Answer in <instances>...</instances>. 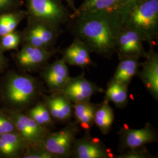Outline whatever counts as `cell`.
Wrapping results in <instances>:
<instances>
[{"label": "cell", "mask_w": 158, "mask_h": 158, "mask_svg": "<svg viewBox=\"0 0 158 158\" xmlns=\"http://www.w3.org/2000/svg\"><path fill=\"white\" fill-rule=\"evenodd\" d=\"M35 90L36 87L32 79L25 76H17L10 83L8 96L12 102L23 104L32 100Z\"/></svg>", "instance_id": "obj_10"}, {"label": "cell", "mask_w": 158, "mask_h": 158, "mask_svg": "<svg viewBox=\"0 0 158 158\" xmlns=\"http://www.w3.org/2000/svg\"><path fill=\"white\" fill-rule=\"evenodd\" d=\"M100 104L91 103L90 102L73 104V115L76 124L85 131H89L94 124L96 110Z\"/></svg>", "instance_id": "obj_16"}, {"label": "cell", "mask_w": 158, "mask_h": 158, "mask_svg": "<svg viewBox=\"0 0 158 158\" xmlns=\"http://www.w3.org/2000/svg\"><path fill=\"white\" fill-rule=\"evenodd\" d=\"M118 3V0H85L70 15V19L85 14L116 10Z\"/></svg>", "instance_id": "obj_18"}, {"label": "cell", "mask_w": 158, "mask_h": 158, "mask_svg": "<svg viewBox=\"0 0 158 158\" xmlns=\"http://www.w3.org/2000/svg\"><path fill=\"white\" fill-rule=\"evenodd\" d=\"M1 136V138L4 141L6 142L11 146L15 148L17 151L23 147V138L19 137L16 134H13L11 132L3 134Z\"/></svg>", "instance_id": "obj_24"}, {"label": "cell", "mask_w": 158, "mask_h": 158, "mask_svg": "<svg viewBox=\"0 0 158 158\" xmlns=\"http://www.w3.org/2000/svg\"><path fill=\"white\" fill-rule=\"evenodd\" d=\"M39 111H40V116L44 121V125H50L52 124V118L51 114L49 113L48 108L45 105L42 104H39L36 106Z\"/></svg>", "instance_id": "obj_25"}, {"label": "cell", "mask_w": 158, "mask_h": 158, "mask_svg": "<svg viewBox=\"0 0 158 158\" xmlns=\"http://www.w3.org/2000/svg\"><path fill=\"white\" fill-rule=\"evenodd\" d=\"M51 117L58 121L68 122L73 116V104L62 93L47 100Z\"/></svg>", "instance_id": "obj_14"}, {"label": "cell", "mask_w": 158, "mask_h": 158, "mask_svg": "<svg viewBox=\"0 0 158 158\" xmlns=\"http://www.w3.org/2000/svg\"><path fill=\"white\" fill-rule=\"evenodd\" d=\"M42 41L45 48L51 45L56 38L57 28L41 21H38L31 28Z\"/></svg>", "instance_id": "obj_21"}, {"label": "cell", "mask_w": 158, "mask_h": 158, "mask_svg": "<svg viewBox=\"0 0 158 158\" xmlns=\"http://www.w3.org/2000/svg\"><path fill=\"white\" fill-rule=\"evenodd\" d=\"M72 156L75 158H113L111 152L100 139L85 135L76 138L72 149Z\"/></svg>", "instance_id": "obj_8"}, {"label": "cell", "mask_w": 158, "mask_h": 158, "mask_svg": "<svg viewBox=\"0 0 158 158\" xmlns=\"http://www.w3.org/2000/svg\"><path fill=\"white\" fill-rule=\"evenodd\" d=\"M79 130L76 124L69 123L62 130L45 138L43 148L54 158H70Z\"/></svg>", "instance_id": "obj_4"}, {"label": "cell", "mask_w": 158, "mask_h": 158, "mask_svg": "<svg viewBox=\"0 0 158 158\" xmlns=\"http://www.w3.org/2000/svg\"><path fill=\"white\" fill-rule=\"evenodd\" d=\"M145 60L140 63L141 70H138L136 76L141 80L147 91L158 101V55L151 46L147 52Z\"/></svg>", "instance_id": "obj_9"}, {"label": "cell", "mask_w": 158, "mask_h": 158, "mask_svg": "<svg viewBox=\"0 0 158 158\" xmlns=\"http://www.w3.org/2000/svg\"><path fill=\"white\" fill-rule=\"evenodd\" d=\"M17 150L0 138V151L6 155H11Z\"/></svg>", "instance_id": "obj_28"}, {"label": "cell", "mask_w": 158, "mask_h": 158, "mask_svg": "<svg viewBox=\"0 0 158 158\" xmlns=\"http://www.w3.org/2000/svg\"><path fill=\"white\" fill-rule=\"evenodd\" d=\"M9 14H6L0 17V36H3L6 34H8V21Z\"/></svg>", "instance_id": "obj_27"}, {"label": "cell", "mask_w": 158, "mask_h": 158, "mask_svg": "<svg viewBox=\"0 0 158 158\" xmlns=\"http://www.w3.org/2000/svg\"><path fill=\"white\" fill-rule=\"evenodd\" d=\"M51 55L46 49L27 44L19 53L18 60L23 66L33 68L45 62Z\"/></svg>", "instance_id": "obj_15"}, {"label": "cell", "mask_w": 158, "mask_h": 158, "mask_svg": "<svg viewBox=\"0 0 158 158\" xmlns=\"http://www.w3.org/2000/svg\"><path fill=\"white\" fill-rule=\"evenodd\" d=\"M28 8L38 21L57 28L70 19L68 10L58 0H28Z\"/></svg>", "instance_id": "obj_3"}, {"label": "cell", "mask_w": 158, "mask_h": 158, "mask_svg": "<svg viewBox=\"0 0 158 158\" xmlns=\"http://www.w3.org/2000/svg\"><path fill=\"white\" fill-rule=\"evenodd\" d=\"M152 155L149 152L145 146L126 150L124 152L115 158H151Z\"/></svg>", "instance_id": "obj_22"}, {"label": "cell", "mask_w": 158, "mask_h": 158, "mask_svg": "<svg viewBox=\"0 0 158 158\" xmlns=\"http://www.w3.org/2000/svg\"><path fill=\"white\" fill-rule=\"evenodd\" d=\"M116 11L123 25L135 30L143 42L152 45L157 40L158 0H138Z\"/></svg>", "instance_id": "obj_2"}, {"label": "cell", "mask_w": 158, "mask_h": 158, "mask_svg": "<svg viewBox=\"0 0 158 158\" xmlns=\"http://www.w3.org/2000/svg\"><path fill=\"white\" fill-rule=\"evenodd\" d=\"M121 147L124 150L143 147L158 141L156 131L152 125L147 123L140 129L122 127L119 132Z\"/></svg>", "instance_id": "obj_7"}, {"label": "cell", "mask_w": 158, "mask_h": 158, "mask_svg": "<svg viewBox=\"0 0 158 158\" xmlns=\"http://www.w3.org/2000/svg\"><path fill=\"white\" fill-rule=\"evenodd\" d=\"M67 2L69 6L74 11L76 10V8H75V6H74V0H64Z\"/></svg>", "instance_id": "obj_32"}, {"label": "cell", "mask_w": 158, "mask_h": 158, "mask_svg": "<svg viewBox=\"0 0 158 158\" xmlns=\"http://www.w3.org/2000/svg\"><path fill=\"white\" fill-rule=\"evenodd\" d=\"M15 124L23 139L33 143H40L45 137V130L30 117L19 115Z\"/></svg>", "instance_id": "obj_12"}, {"label": "cell", "mask_w": 158, "mask_h": 158, "mask_svg": "<svg viewBox=\"0 0 158 158\" xmlns=\"http://www.w3.org/2000/svg\"><path fill=\"white\" fill-rule=\"evenodd\" d=\"M44 78L51 88L60 91L70 78L68 64L63 58L57 60L46 70Z\"/></svg>", "instance_id": "obj_13"}, {"label": "cell", "mask_w": 158, "mask_h": 158, "mask_svg": "<svg viewBox=\"0 0 158 158\" xmlns=\"http://www.w3.org/2000/svg\"><path fill=\"white\" fill-rule=\"evenodd\" d=\"M103 90L94 82L86 79L82 74L69 79L67 84L59 91L73 104L90 102L91 97Z\"/></svg>", "instance_id": "obj_5"}, {"label": "cell", "mask_w": 158, "mask_h": 158, "mask_svg": "<svg viewBox=\"0 0 158 158\" xmlns=\"http://www.w3.org/2000/svg\"><path fill=\"white\" fill-rule=\"evenodd\" d=\"M90 51L85 44L75 37L71 45L63 52V59L69 65L85 68L93 64Z\"/></svg>", "instance_id": "obj_11"}, {"label": "cell", "mask_w": 158, "mask_h": 158, "mask_svg": "<svg viewBox=\"0 0 158 158\" xmlns=\"http://www.w3.org/2000/svg\"><path fill=\"white\" fill-rule=\"evenodd\" d=\"M143 42L141 36L135 30L123 25L117 42L116 52L119 59L125 57L145 58L147 52L144 49Z\"/></svg>", "instance_id": "obj_6"}, {"label": "cell", "mask_w": 158, "mask_h": 158, "mask_svg": "<svg viewBox=\"0 0 158 158\" xmlns=\"http://www.w3.org/2000/svg\"><path fill=\"white\" fill-rule=\"evenodd\" d=\"M0 130L2 131V134L11 132L14 130V126L11 122L0 117Z\"/></svg>", "instance_id": "obj_29"}, {"label": "cell", "mask_w": 158, "mask_h": 158, "mask_svg": "<svg viewBox=\"0 0 158 158\" xmlns=\"http://www.w3.org/2000/svg\"><path fill=\"white\" fill-rule=\"evenodd\" d=\"M139 67V59L130 57L120 59L112 79L128 86L132 79L136 76Z\"/></svg>", "instance_id": "obj_17"}, {"label": "cell", "mask_w": 158, "mask_h": 158, "mask_svg": "<svg viewBox=\"0 0 158 158\" xmlns=\"http://www.w3.org/2000/svg\"><path fill=\"white\" fill-rule=\"evenodd\" d=\"M138 0H118V6H117V10L121 9L122 8H124L125 6H129L130 4L134 3L136 2Z\"/></svg>", "instance_id": "obj_30"}, {"label": "cell", "mask_w": 158, "mask_h": 158, "mask_svg": "<svg viewBox=\"0 0 158 158\" xmlns=\"http://www.w3.org/2000/svg\"><path fill=\"white\" fill-rule=\"evenodd\" d=\"M1 57L0 56V64H1Z\"/></svg>", "instance_id": "obj_33"}, {"label": "cell", "mask_w": 158, "mask_h": 158, "mask_svg": "<svg viewBox=\"0 0 158 158\" xmlns=\"http://www.w3.org/2000/svg\"><path fill=\"white\" fill-rule=\"evenodd\" d=\"M19 43V36L17 34L10 32L2 36L1 46L5 49H15Z\"/></svg>", "instance_id": "obj_23"}, {"label": "cell", "mask_w": 158, "mask_h": 158, "mask_svg": "<svg viewBox=\"0 0 158 158\" xmlns=\"http://www.w3.org/2000/svg\"><path fill=\"white\" fill-rule=\"evenodd\" d=\"M114 121V110L109 105V102L104 100L96 110L94 124L103 135H107L111 129Z\"/></svg>", "instance_id": "obj_20"}, {"label": "cell", "mask_w": 158, "mask_h": 158, "mask_svg": "<svg viewBox=\"0 0 158 158\" xmlns=\"http://www.w3.org/2000/svg\"><path fill=\"white\" fill-rule=\"evenodd\" d=\"M25 158H54L44 148L42 150H39L37 151H35L33 152H31L27 155Z\"/></svg>", "instance_id": "obj_26"}, {"label": "cell", "mask_w": 158, "mask_h": 158, "mask_svg": "<svg viewBox=\"0 0 158 158\" xmlns=\"http://www.w3.org/2000/svg\"><path fill=\"white\" fill-rule=\"evenodd\" d=\"M73 18L76 19L73 27L76 37L91 52L108 58L116 52L118 36L123 27L116 10L85 14Z\"/></svg>", "instance_id": "obj_1"}, {"label": "cell", "mask_w": 158, "mask_h": 158, "mask_svg": "<svg viewBox=\"0 0 158 158\" xmlns=\"http://www.w3.org/2000/svg\"><path fill=\"white\" fill-rule=\"evenodd\" d=\"M12 0H0V10L11 5Z\"/></svg>", "instance_id": "obj_31"}, {"label": "cell", "mask_w": 158, "mask_h": 158, "mask_svg": "<svg viewBox=\"0 0 158 158\" xmlns=\"http://www.w3.org/2000/svg\"><path fill=\"white\" fill-rule=\"evenodd\" d=\"M128 86L111 80L106 91L105 99L113 102L118 108H124L128 102Z\"/></svg>", "instance_id": "obj_19"}]
</instances>
